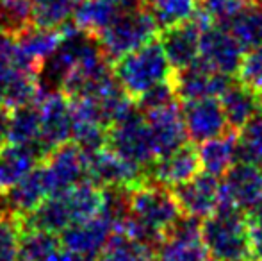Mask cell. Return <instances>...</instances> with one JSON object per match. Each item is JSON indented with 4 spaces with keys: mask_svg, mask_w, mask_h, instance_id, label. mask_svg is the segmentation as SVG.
Segmentation results:
<instances>
[{
    "mask_svg": "<svg viewBox=\"0 0 262 261\" xmlns=\"http://www.w3.org/2000/svg\"><path fill=\"white\" fill-rule=\"evenodd\" d=\"M159 34V25L150 7L139 0H128L118 6L116 14L97 36L102 52L111 63L125 54L152 42Z\"/></svg>",
    "mask_w": 262,
    "mask_h": 261,
    "instance_id": "obj_1",
    "label": "cell"
},
{
    "mask_svg": "<svg viewBox=\"0 0 262 261\" xmlns=\"http://www.w3.org/2000/svg\"><path fill=\"white\" fill-rule=\"evenodd\" d=\"M202 242L212 259H252L246 213L235 206L221 204L212 215L202 220Z\"/></svg>",
    "mask_w": 262,
    "mask_h": 261,
    "instance_id": "obj_2",
    "label": "cell"
},
{
    "mask_svg": "<svg viewBox=\"0 0 262 261\" xmlns=\"http://www.w3.org/2000/svg\"><path fill=\"white\" fill-rule=\"evenodd\" d=\"M113 72L121 90L132 101L139 98L156 84L171 79L173 75V68L164 49L161 42L156 39L116 59L113 63Z\"/></svg>",
    "mask_w": 262,
    "mask_h": 261,
    "instance_id": "obj_3",
    "label": "cell"
},
{
    "mask_svg": "<svg viewBox=\"0 0 262 261\" xmlns=\"http://www.w3.org/2000/svg\"><path fill=\"white\" fill-rule=\"evenodd\" d=\"M105 147L120 154L130 163L146 168L157 159L154 139L146 120L139 109L132 111L128 116L111 124L107 129Z\"/></svg>",
    "mask_w": 262,
    "mask_h": 261,
    "instance_id": "obj_4",
    "label": "cell"
},
{
    "mask_svg": "<svg viewBox=\"0 0 262 261\" xmlns=\"http://www.w3.org/2000/svg\"><path fill=\"white\" fill-rule=\"evenodd\" d=\"M146 177L143 167L130 163L109 147L86 152V179L100 188H134Z\"/></svg>",
    "mask_w": 262,
    "mask_h": 261,
    "instance_id": "obj_5",
    "label": "cell"
},
{
    "mask_svg": "<svg viewBox=\"0 0 262 261\" xmlns=\"http://www.w3.org/2000/svg\"><path fill=\"white\" fill-rule=\"evenodd\" d=\"M159 261H209L210 256L202 242V220L180 215L162 236L157 247Z\"/></svg>",
    "mask_w": 262,
    "mask_h": 261,
    "instance_id": "obj_6",
    "label": "cell"
},
{
    "mask_svg": "<svg viewBox=\"0 0 262 261\" xmlns=\"http://www.w3.org/2000/svg\"><path fill=\"white\" fill-rule=\"evenodd\" d=\"M41 124V139L39 145L49 154L55 147L72 139V102L61 90L41 91L36 101Z\"/></svg>",
    "mask_w": 262,
    "mask_h": 261,
    "instance_id": "obj_7",
    "label": "cell"
},
{
    "mask_svg": "<svg viewBox=\"0 0 262 261\" xmlns=\"http://www.w3.org/2000/svg\"><path fill=\"white\" fill-rule=\"evenodd\" d=\"M221 200L245 213L262 206V165L235 161L223 175Z\"/></svg>",
    "mask_w": 262,
    "mask_h": 261,
    "instance_id": "obj_8",
    "label": "cell"
},
{
    "mask_svg": "<svg viewBox=\"0 0 262 261\" xmlns=\"http://www.w3.org/2000/svg\"><path fill=\"white\" fill-rule=\"evenodd\" d=\"M171 83L177 98L182 102L196 98H220L221 93L230 86L232 75L214 72L205 63L196 59L186 68L173 70Z\"/></svg>",
    "mask_w": 262,
    "mask_h": 261,
    "instance_id": "obj_9",
    "label": "cell"
},
{
    "mask_svg": "<svg viewBox=\"0 0 262 261\" xmlns=\"http://www.w3.org/2000/svg\"><path fill=\"white\" fill-rule=\"evenodd\" d=\"M245 50L237 39L221 24H212L202 31L200 56L198 59L205 63L214 72L234 75L239 72Z\"/></svg>",
    "mask_w": 262,
    "mask_h": 261,
    "instance_id": "obj_10",
    "label": "cell"
},
{
    "mask_svg": "<svg viewBox=\"0 0 262 261\" xmlns=\"http://www.w3.org/2000/svg\"><path fill=\"white\" fill-rule=\"evenodd\" d=\"M43 167L54 195L86 179V152L70 139L47 154Z\"/></svg>",
    "mask_w": 262,
    "mask_h": 261,
    "instance_id": "obj_11",
    "label": "cell"
},
{
    "mask_svg": "<svg viewBox=\"0 0 262 261\" xmlns=\"http://www.w3.org/2000/svg\"><path fill=\"white\" fill-rule=\"evenodd\" d=\"M184 215L204 220L212 215L221 202V181L207 172H198L194 177L171 188Z\"/></svg>",
    "mask_w": 262,
    "mask_h": 261,
    "instance_id": "obj_12",
    "label": "cell"
},
{
    "mask_svg": "<svg viewBox=\"0 0 262 261\" xmlns=\"http://www.w3.org/2000/svg\"><path fill=\"white\" fill-rule=\"evenodd\" d=\"M143 116H145L146 126L152 134L157 157L187 143V132L186 126H184L179 98L166 106H161V108L143 111Z\"/></svg>",
    "mask_w": 262,
    "mask_h": 261,
    "instance_id": "obj_13",
    "label": "cell"
},
{
    "mask_svg": "<svg viewBox=\"0 0 262 261\" xmlns=\"http://www.w3.org/2000/svg\"><path fill=\"white\" fill-rule=\"evenodd\" d=\"M182 118L187 138L194 143L216 138L230 129L220 98H196L184 102Z\"/></svg>",
    "mask_w": 262,
    "mask_h": 261,
    "instance_id": "obj_14",
    "label": "cell"
},
{
    "mask_svg": "<svg viewBox=\"0 0 262 261\" xmlns=\"http://www.w3.org/2000/svg\"><path fill=\"white\" fill-rule=\"evenodd\" d=\"M113 233L114 224L111 222L109 216H105L100 211L93 218L82 220V222L72 224L70 227H66L59 234V238H61L62 247L95 261Z\"/></svg>",
    "mask_w": 262,
    "mask_h": 261,
    "instance_id": "obj_15",
    "label": "cell"
},
{
    "mask_svg": "<svg viewBox=\"0 0 262 261\" xmlns=\"http://www.w3.org/2000/svg\"><path fill=\"white\" fill-rule=\"evenodd\" d=\"M198 172H200L198 150L194 145L186 143V145L157 157L146 168V177L150 181L166 186V188H175V186L194 177Z\"/></svg>",
    "mask_w": 262,
    "mask_h": 261,
    "instance_id": "obj_16",
    "label": "cell"
},
{
    "mask_svg": "<svg viewBox=\"0 0 262 261\" xmlns=\"http://www.w3.org/2000/svg\"><path fill=\"white\" fill-rule=\"evenodd\" d=\"M202 31L204 29L193 18L187 22H182V24L162 29L159 42H161L166 57H168L173 70L186 68V66H189L198 59Z\"/></svg>",
    "mask_w": 262,
    "mask_h": 261,
    "instance_id": "obj_17",
    "label": "cell"
},
{
    "mask_svg": "<svg viewBox=\"0 0 262 261\" xmlns=\"http://www.w3.org/2000/svg\"><path fill=\"white\" fill-rule=\"evenodd\" d=\"M52 193H50L49 179H47L45 167L41 161L21 181H18L9 192L0 197V206L21 218V216L34 211Z\"/></svg>",
    "mask_w": 262,
    "mask_h": 261,
    "instance_id": "obj_18",
    "label": "cell"
},
{
    "mask_svg": "<svg viewBox=\"0 0 262 261\" xmlns=\"http://www.w3.org/2000/svg\"><path fill=\"white\" fill-rule=\"evenodd\" d=\"M64 25L55 29L29 25L20 34H16L18 49H20L21 57H24L25 63L31 66L38 75L41 66L45 65V61L61 45L62 38H64Z\"/></svg>",
    "mask_w": 262,
    "mask_h": 261,
    "instance_id": "obj_19",
    "label": "cell"
},
{
    "mask_svg": "<svg viewBox=\"0 0 262 261\" xmlns=\"http://www.w3.org/2000/svg\"><path fill=\"white\" fill-rule=\"evenodd\" d=\"M47 154L32 145H6L0 150V197L36 168Z\"/></svg>",
    "mask_w": 262,
    "mask_h": 261,
    "instance_id": "obj_20",
    "label": "cell"
},
{
    "mask_svg": "<svg viewBox=\"0 0 262 261\" xmlns=\"http://www.w3.org/2000/svg\"><path fill=\"white\" fill-rule=\"evenodd\" d=\"M41 95L38 73L13 66L0 68V104L9 109L34 104Z\"/></svg>",
    "mask_w": 262,
    "mask_h": 261,
    "instance_id": "obj_21",
    "label": "cell"
},
{
    "mask_svg": "<svg viewBox=\"0 0 262 261\" xmlns=\"http://www.w3.org/2000/svg\"><path fill=\"white\" fill-rule=\"evenodd\" d=\"M225 118L230 129L241 131L250 120L262 111L260 93L243 83L232 81L230 86L220 97Z\"/></svg>",
    "mask_w": 262,
    "mask_h": 261,
    "instance_id": "obj_22",
    "label": "cell"
},
{
    "mask_svg": "<svg viewBox=\"0 0 262 261\" xmlns=\"http://www.w3.org/2000/svg\"><path fill=\"white\" fill-rule=\"evenodd\" d=\"M237 145L239 134L234 129H228L216 138L202 142L196 149L200 168L207 174L216 175V177L225 175V172L237 161Z\"/></svg>",
    "mask_w": 262,
    "mask_h": 261,
    "instance_id": "obj_23",
    "label": "cell"
},
{
    "mask_svg": "<svg viewBox=\"0 0 262 261\" xmlns=\"http://www.w3.org/2000/svg\"><path fill=\"white\" fill-rule=\"evenodd\" d=\"M237 39L243 50H250L262 43V0H246V4L223 24Z\"/></svg>",
    "mask_w": 262,
    "mask_h": 261,
    "instance_id": "obj_24",
    "label": "cell"
},
{
    "mask_svg": "<svg viewBox=\"0 0 262 261\" xmlns=\"http://www.w3.org/2000/svg\"><path fill=\"white\" fill-rule=\"evenodd\" d=\"M118 6L120 4L111 0H80L72 16V22L77 29L97 38L105 29V25L113 20Z\"/></svg>",
    "mask_w": 262,
    "mask_h": 261,
    "instance_id": "obj_25",
    "label": "cell"
},
{
    "mask_svg": "<svg viewBox=\"0 0 262 261\" xmlns=\"http://www.w3.org/2000/svg\"><path fill=\"white\" fill-rule=\"evenodd\" d=\"M39 139H41V124H39L38 104L34 102V104L11 109L9 143H13V145H32L41 149Z\"/></svg>",
    "mask_w": 262,
    "mask_h": 261,
    "instance_id": "obj_26",
    "label": "cell"
},
{
    "mask_svg": "<svg viewBox=\"0 0 262 261\" xmlns=\"http://www.w3.org/2000/svg\"><path fill=\"white\" fill-rule=\"evenodd\" d=\"M95 261H159L157 251L114 231Z\"/></svg>",
    "mask_w": 262,
    "mask_h": 261,
    "instance_id": "obj_27",
    "label": "cell"
},
{
    "mask_svg": "<svg viewBox=\"0 0 262 261\" xmlns=\"http://www.w3.org/2000/svg\"><path fill=\"white\" fill-rule=\"evenodd\" d=\"M61 247L59 234L39 229H21L18 261H47Z\"/></svg>",
    "mask_w": 262,
    "mask_h": 261,
    "instance_id": "obj_28",
    "label": "cell"
},
{
    "mask_svg": "<svg viewBox=\"0 0 262 261\" xmlns=\"http://www.w3.org/2000/svg\"><path fill=\"white\" fill-rule=\"evenodd\" d=\"M80 0H31L32 25L47 29L62 27L72 20Z\"/></svg>",
    "mask_w": 262,
    "mask_h": 261,
    "instance_id": "obj_29",
    "label": "cell"
},
{
    "mask_svg": "<svg viewBox=\"0 0 262 261\" xmlns=\"http://www.w3.org/2000/svg\"><path fill=\"white\" fill-rule=\"evenodd\" d=\"M148 7L156 18L159 29L187 22L196 14L198 0H150Z\"/></svg>",
    "mask_w": 262,
    "mask_h": 261,
    "instance_id": "obj_30",
    "label": "cell"
},
{
    "mask_svg": "<svg viewBox=\"0 0 262 261\" xmlns=\"http://www.w3.org/2000/svg\"><path fill=\"white\" fill-rule=\"evenodd\" d=\"M32 25L31 0H0V31L16 36Z\"/></svg>",
    "mask_w": 262,
    "mask_h": 261,
    "instance_id": "obj_31",
    "label": "cell"
},
{
    "mask_svg": "<svg viewBox=\"0 0 262 261\" xmlns=\"http://www.w3.org/2000/svg\"><path fill=\"white\" fill-rule=\"evenodd\" d=\"M20 236V218L0 206V261H18Z\"/></svg>",
    "mask_w": 262,
    "mask_h": 261,
    "instance_id": "obj_32",
    "label": "cell"
},
{
    "mask_svg": "<svg viewBox=\"0 0 262 261\" xmlns=\"http://www.w3.org/2000/svg\"><path fill=\"white\" fill-rule=\"evenodd\" d=\"M237 161L262 165V111L255 115L239 134Z\"/></svg>",
    "mask_w": 262,
    "mask_h": 261,
    "instance_id": "obj_33",
    "label": "cell"
},
{
    "mask_svg": "<svg viewBox=\"0 0 262 261\" xmlns=\"http://www.w3.org/2000/svg\"><path fill=\"white\" fill-rule=\"evenodd\" d=\"M239 79L255 91H262V43L246 50L239 66Z\"/></svg>",
    "mask_w": 262,
    "mask_h": 261,
    "instance_id": "obj_34",
    "label": "cell"
},
{
    "mask_svg": "<svg viewBox=\"0 0 262 261\" xmlns=\"http://www.w3.org/2000/svg\"><path fill=\"white\" fill-rule=\"evenodd\" d=\"M200 9L212 18L214 24H227L239 9L246 4V0H198Z\"/></svg>",
    "mask_w": 262,
    "mask_h": 261,
    "instance_id": "obj_35",
    "label": "cell"
},
{
    "mask_svg": "<svg viewBox=\"0 0 262 261\" xmlns=\"http://www.w3.org/2000/svg\"><path fill=\"white\" fill-rule=\"evenodd\" d=\"M250 236V251L253 261H262V206L246 211Z\"/></svg>",
    "mask_w": 262,
    "mask_h": 261,
    "instance_id": "obj_36",
    "label": "cell"
},
{
    "mask_svg": "<svg viewBox=\"0 0 262 261\" xmlns=\"http://www.w3.org/2000/svg\"><path fill=\"white\" fill-rule=\"evenodd\" d=\"M9 126H11V109L0 104V150L9 145Z\"/></svg>",
    "mask_w": 262,
    "mask_h": 261,
    "instance_id": "obj_37",
    "label": "cell"
},
{
    "mask_svg": "<svg viewBox=\"0 0 262 261\" xmlns=\"http://www.w3.org/2000/svg\"><path fill=\"white\" fill-rule=\"evenodd\" d=\"M47 261H91V259L84 258V256L77 254V252L70 251V249H66V247H61L59 251H55Z\"/></svg>",
    "mask_w": 262,
    "mask_h": 261,
    "instance_id": "obj_38",
    "label": "cell"
},
{
    "mask_svg": "<svg viewBox=\"0 0 262 261\" xmlns=\"http://www.w3.org/2000/svg\"><path fill=\"white\" fill-rule=\"evenodd\" d=\"M209 261H217V259H212V258H210V259H209Z\"/></svg>",
    "mask_w": 262,
    "mask_h": 261,
    "instance_id": "obj_39",
    "label": "cell"
}]
</instances>
